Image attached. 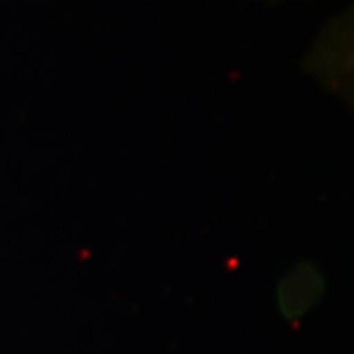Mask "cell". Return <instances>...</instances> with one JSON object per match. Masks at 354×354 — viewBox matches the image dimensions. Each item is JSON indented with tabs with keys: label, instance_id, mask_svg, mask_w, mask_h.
<instances>
[]
</instances>
